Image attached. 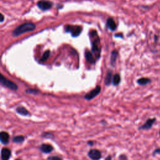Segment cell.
Instances as JSON below:
<instances>
[{
  "label": "cell",
  "instance_id": "6da1fadb",
  "mask_svg": "<svg viewBox=\"0 0 160 160\" xmlns=\"http://www.w3.org/2000/svg\"><path fill=\"white\" fill-rule=\"evenodd\" d=\"M36 29V26L33 23L28 22L19 25L13 31V35L14 36H18L24 33L32 31Z\"/></svg>",
  "mask_w": 160,
  "mask_h": 160
},
{
  "label": "cell",
  "instance_id": "7a4b0ae2",
  "mask_svg": "<svg viewBox=\"0 0 160 160\" xmlns=\"http://www.w3.org/2000/svg\"><path fill=\"white\" fill-rule=\"evenodd\" d=\"M0 84L12 90H17L18 88L16 84L4 77L1 73H0Z\"/></svg>",
  "mask_w": 160,
  "mask_h": 160
},
{
  "label": "cell",
  "instance_id": "3957f363",
  "mask_svg": "<svg viewBox=\"0 0 160 160\" xmlns=\"http://www.w3.org/2000/svg\"><path fill=\"white\" fill-rule=\"evenodd\" d=\"M65 31L71 33L72 36L76 37L81 34L82 31V28L79 26H71V25H66L65 26Z\"/></svg>",
  "mask_w": 160,
  "mask_h": 160
},
{
  "label": "cell",
  "instance_id": "277c9868",
  "mask_svg": "<svg viewBox=\"0 0 160 160\" xmlns=\"http://www.w3.org/2000/svg\"><path fill=\"white\" fill-rule=\"evenodd\" d=\"M100 92H101V86H97L94 89L91 90V91H89L88 93L85 94L84 98L88 100V101H90V100H91L96 96H97Z\"/></svg>",
  "mask_w": 160,
  "mask_h": 160
},
{
  "label": "cell",
  "instance_id": "5b68a950",
  "mask_svg": "<svg viewBox=\"0 0 160 160\" xmlns=\"http://www.w3.org/2000/svg\"><path fill=\"white\" fill-rule=\"evenodd\" d=\"M100 44L99 39H96L92 43V53L96 58H99L101 53V48H100Z\"/></svg>",
  "mask_w": 160,
  "mask_h": 160
},
{
  "label": "cell",
  "instance_id": "8992f818",
  "mask_svg": "<svg viewBox=\"0 0 160 160\" xmlns=\"http://www.w3.org/2000/svg\"><path fill=\"white\" fill-rule=\"evenodd\" d=\"M88 155L89 158L92 160H99L102 156L101 151L96 149H90L88 153Z\"/></svg>",
  "mask_w": 160,
  "mask_h": 160
},
{
  "label": "cell",
  "instance_id": "52a82bcc",
  "mask_svg": "<svg viewBox=\"0 0 160 160\" xmlns=\"http://www.w3.org/2000/svg\"><path fill=\"white\" fill-rule=\"evenodd\" d=\"M52 3L48 0H40L37 3V6L39 9H41L43 11L49 9L52 7Z\"/></svg>",
  "mask_w": 160,
  "mask_h": 160
},
{
  "label": "cell",
  "instance_id": "ba28073f",
  "mask_svg": "<svg viewBox=\"0 0 160 160\" xmlns=\"http://www.w3.org/2000/svg\"><path fill=\"white\" fill-rule=\"evenodd\" d=\"M156 119L155 118H149L148 119L146 122L144 123V124H143L142 126H139V130H147V129H149L152 128V126H153L154 123L156 121Z\"/></svg>",
  "mask_w": 160,
  "mask_h": 160
},
{
  "label": "cell",
  "instance_id": "9c48e42d",
  "mask_svg": "<svg viewBox=\"0 0 160 160\" xmlns=\"http://www.w3.org/2000/svg\"><path fill=\"white\" fill-rule=\"evenodd\" d=\"M11 151L6 148H4L1 149V157L2 160H9L10 156H11Z\"/></svg>",
  "mask_w": 160,
  "mask_h": 160
},
{
  "label": "cell",
  "instance_id": "30bf717a",
  "mask_svg": "<svg viewBox=\"0 0 160 160\" xmlns=\"http://www.w3.org/2000/svg\"><path fill=\"white\" fill-rule=\"evenodd\" d=\"M9 135L7 132H0V141L3 144H7L9 143Z\"/></svg>",
  "mask_w": 160,
  "mask_h": 160
},
{
  "label": "cell",
  "instance_id": "8fae6325",
  "mask_svg": "<svg viewBox=\"0 0 160 160\" xmlns=\"http://www.w3.org/2000/svg\"><path fill=\"white\" fill-rule=\"evenodd\" d=\"M39 149L44 153H50L53 150V147L51 144H43L40 146Z\"/></svg>",
  "mask_w": 160,
  "mask_h": 160
},
{
  "label": "cell",
  "instance_id": "7c38bea8",
  "mask_svg": "<svg viewBox=\"0 0 160 160\" xmlns=\"http://www.w3.org/2000/svg\"><path fill=\"white\" fill-rule=\"evenodd\" d=\"M84 56L85 58H86V61L91 63V64H94L95 62H96V60H95L93 56V54L91 52H90L89 50H86L84 53Z\"/></svg>",
  "mask_w": 160,
  "mask_h": 160
},
{
  "label": "cell",
  "instance_id": "4fadbf2b",
  "mask_svg": "<svg viewBox=\"0 0 160 160\" xmlns=\"http://www.w3.org/2000/svg\"><path fill=\"white\" fill-rule=\"evenodd\" d=\"M113 79V73L111 70H108L104 78V84L106 86H109L112 83Z\"/></svg>",
  "mask_w": 160,
  "mask_h": 160
},
{
  "label": "cell",
  "instance_id": "5bb4252c",
  "mask_svg": "<svg viewBox=\"0 0 160 160\" xmlns=\"http://www.w3.org/2000/svg\"><path fill=\"white\" fill-rule=\"evenodd\" d=\"M107 26L108 27L112 30V31H114V30H115L116 29V23H115V21H114V19L113 18H109L107 20Z\"/></svg>",
  "mask_w": 160,
  "mask_h": 160
},
{
  "label": "cell",
  "instance_id": "9a60e30c",
  "mask_svg": "<svg viewBox=\"0 0 160 160\" xmlns=\"http://www.w3.org/2000/svg\"><path fill=\"white\" fill-rule=\"evenodd\" d=\"M151 82V80L148 78H141L137 80V83L141 86H144Z\"/></svg>",
  "mask_w": 160,
  "mask_h": 160
},
{
  "label": "cell",
  "instance_id": "2e32d148",
  "mask_svg": "<svg viewBox=\"0 0 160 160\" xmlns=\"http://www.w3.org/2000/svg\"><path fill=\"white\" fill-rule=\"evenodd\" d=\"M120 82H121V76L119 74H114L113 79H112V84L114 85V86H118V85L119 84Z\"/></svg>",
  "mask_w": 160,
  "mask_h": 160
},
{
  "label": "cell",
  "instance_id": "e0dca14e",
  "mask_svg": "<svg viewBox=\"0 0 160 160\" xmlns=\"http://www.w3.org/2000/svg\"><path fill=\"white\" fill-rule=\"evenodd\" d=\"M16 111L18 114L23 115V116H28V115L29 114V111L24 107H18L16 109Z\"/></svg>",
  "mask_w": 160,
  "mask_h": 160
},
{
  "label": "cell",
  "instance_id": "ac0fdd59",
  "mask_svg": "<svg viewBox=\"0 0 160 160\" xmlns=\"http://www.w3.org/2000/svg\"><path fill=\"white\" fill-rule=\"evenodd\" d=\"M118 51H116V50H114V51H112L111 53V64L112 66H114V64L116 63V61L118 58Z\"/></svg>",
  "mask_w": 160,
  "mask_h": 160
},
{
  "label": "cell",
  "instance_id": "d6986e66",
  "mask_svg": "<svg viewBox=\"0 0 160 160\" xmlns=\"http://www.w3.org/2000/svg\"><path fill=\"white\" fill-rule=\"evenodd\" d=\"M50 55V51L49 50H47V51H45L43 55V56L41 57V58L40 59V62H44L46 61V60L48 59V58L49 57Z\"/></svg>",
  "mask_w": 160,
  "mask_h": 160
},
{
  "label": "cell",
  "instance_id": "ffe728a7",
  "mask_svg": "<svg viewBox=\"0 0 160 160\" xmlns=\"http://www.w3.org/2000/svg\"><path fill=\"white\" fill-rule=\"evenodd\" d=\"M13 141L14 143H23L24 141V137L23 136H16L13 138Z\"/></svg>",
  "mask_w": 160,
  "mask_h": 160
},
{
  "label": "cell",
  "instance_id": "44dd1931",
  "mask_svg": "<svg viewBox=\"0 0 160 160\" xmlns=\"http://www.w3.org/2000/svg\"><path fill=\"white\" fill-rule=\"evenodd\" d=\"M26 93H28V94H38L39 93V91L37 89H27L26 91Z\"/></svg>",
  "mask_w": 160,
  "mask_h": 160
},
{
  "label": "cell",
  "instance_id": "7402d4cb",
  "mask_svg": "<svg viewBox=\"0 0 160 160\" xmlns=\"http://www.w3.org/2000/svg\"><path fill=\"white\" fill-rule=\"evenodd\" d=\"M48 160H63V159L60 157L56 156H51L48 157Z\"/></svg>",
  "mask_w": 160,
  "mask_h": 160
},
{
  "label": "cell",
  "instance_id": "603a6c76",
  "mask_svg": "<svg viewBox=\"0 0 160 160\" xmlns=\"http://www.w3.org/2000/svg\"><path fill=\"white\" fill-rule=\"evenodd\" d=\"M160 154V148H158L156 149H154V151L153 152V156H155L156 154Z\"/></svg>",
  "mask_w": 160,
  "mask_h": 160
},
{
  "label": "cell",
  "instance_id": "cb8c5ba5",
  "mask_svg": "<svg viewBox=\"0 0 160 160\" xmlns=\"http://www.w3.org/2000/svg\"><path fill=\"white\" fill-rule=\"evenodd\" d=\"M119 160H127V157L125 154H121L119 156Z\"/></svg>",
  "mask_w": 160,
  "mask_h": 160
},
{
  "label": "cell",
  "instance_id": "d4e9b609",
  "mask_svg": "<svg viewBox=\"0 0 160 160\" xmlns=\"http://www.w3.org/2000/svg\"><path fill=\"white\" fill-rule=\"evenodd\" d=\"M4 16L1 13H0V22H3L4 21Z\"/></svg>",
  "mask_w": 160,
  "mask_h": 160
},
{
  "label": "cell",
  "instance_id": "484cf974",
  "mask_svg": "<svg viewBox=\"0 0 160 160\" xmlns=\"http://www.w3.org/2000/svg\"><path fill=\"white\" fill-rule=\"evenodd\" d=\"M105 160H112V158H111V156L109 155V156H107L106 158H105Z\"/></svg>",
  "mask_w": 160,
  "mask_h": 160
},
{
  "label": "cell",
  "instance_id": "4316f807",
  "mask_svg": "<svg viewBox=\"0 0 160 160\" xmlns=\"http://www.w3.org/2000/svg\"><path fill=\"white\" fill-rule=\"evenodd\" d=\"M88 144L89 145V146H93V145L94 144V143H93V141H88Z\"/></svg>",
  "mask_w": 160,
  "mask_h": 160
},
{
  "label": "cell",
  "instance_id": "83f0119b",
  "mask_svg": "<svg viewBox=\"0 0 160 160\" xmlns=\"http://www.w3.org/2000/svg\"><path fill=\"white\" fill-rule=\"evenodd\" d=\"M159 136H160V131H159Z\"/></svg>",
  "mask_w": 160,
  "mask_h": 160
},
{
  "label": "cell",
  "instance_id": "f1b7e54d",
  "mask_svg": "<svg viewBox=\"0 0 160 160\" xmlns=\"http://www.w3.org/2000/svg\"><path fill=\"white\" fill-rule=\"evenodd\" d=\"M16 160H20V159H16Z\"/></svg>",
  "mask_w": 160,
  "mask_h": 160
}]
</instances>
